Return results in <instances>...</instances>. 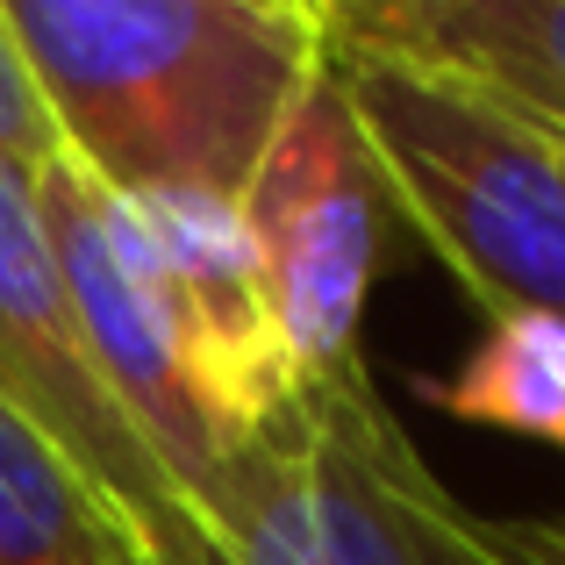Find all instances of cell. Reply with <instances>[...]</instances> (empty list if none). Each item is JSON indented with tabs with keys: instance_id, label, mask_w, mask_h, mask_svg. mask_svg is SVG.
<instances>
[{
	"instance_id": "obj_1",
	"label": "cell",
	"mask_w": 565,
	"mask_h": 565,
	"mask_svg": "<svg viewBox=\"0 0 565 565\" xmlns=\"http://www.w3.org/2000/svg\"><path fill=\"white\" fill-rule=\"evenodd\" d=\"M65 158L122 201H244L330 65L322 0H8Z\"/></svg>"
},
{
	"instance_id": "obj_2",
	"label": "cell",
	"mask_w": 565,
	"mask_h": 565,
	"mask_svg": "<svg viewBox=\"0 0 565 565\" xmlns=\"http://www.w3.org/2000/svg\"><path fill=\"white\" fill-rule=\"evenodd\" d=\"M193 515L215 565H494L480 515L423 466L365 351L222 444Z\"/></svg>"
},
{
	"instance_id": "obj_3",
	"label": "cell",
	"mask_w": 565,
	"mask_h": 565,
	"mask_svg": "<svg viewBox=\"0 0 565 565\" xmlns=\"http://www.w3.org/2000/svg\"><path fill=\"white\" fill-rule=\"evenodd\" d=\"M386 201L494 316H565V151L530 115L386 51L330 43Z\"/></svg>"
},
{
	"instance_id": "obj_4",
	"label": "cell",
	"mask_w": 565,
	"mask_h": 565,
	"mask_svg": "<svg viewBox=\"0 0 565 565\" xmlns=\"http://www.w3.org/2000/svg\"><path fill=\"white\" fill-rule=\"evenodd\" d=\"M0 408L22 415L72 472L100 494L143 565H215L193 515L129 408L108 394L79 316L65 301L51 230L36 207V172L0 158Z\"/></svg>"
},
{
	"instance_id": "obj_5",
	"label": "cell",
	"mask_w": 565,
	"mask_h": 565,
	"mask_svg": "<svg viewBox=\"0 0 565 565\" xmlns=\"http://www.w3.org/2000/svg\"><path fill=\"white\" fill-rule=\"evenodd\" d=\"M36 207L51 230L57 273H65V301L79 316V337L94 351L108 394L129 408L158 466L180 480L186 501H201L207 472H215V408H207V380L193 359L186 308L172 294L166 265H158L151 236H143L137 207L122 193L94 186L72 158L36 172Z\"/></svg>"
},
{
	"instance_id": "obj_6",
	"label": "cell",
	"mask_w": 565,
	"mask_h": 565,
	"mask_svg": "<svg viewBox=\"0 0 565 565\" xmlns=\"http://www.w3.org/2000/svg\"><path fill=\"white\" fill-rule=\"evenodd\" d=\"M244 222L258 236L273 316L294 365L330 373L359 359V322L386 230V180L330 65L265 151L244 193Z\"/></svg>"
},
{
	"instance_id": "obj_7",
	"label": "cell",
	"mask_w": 565,
	"mask_h": 565,
	"mask_svg": "<svg viewBox=\"0 0 565 565\" xmlns=\"http://www.w3.org/2000/svg\"><path fill=\"white\" fill-rule=\"evenodd\" d=\"M129 207H137L143 236H151L158 265H166L172 294L186 308L193 359H201L207 408H215V437L236 444L308 380L294 365L287 337H279L273 287H265V258L244 222V201L151 193V201H129Z\"/></svg>"
},
{
	"instance_id": "obj_8",
	"label": "cell",
	"mask_w": 565,
	"mask_h": 565,
	"mask_svg": "<svg viewBox=\"0 0 565 565\" xmlns=\"http://www.w3.org/2000/svg\"><path fill=\"white\" fill-rule=\"evenodd\" d=\"M322 29L480 86L565 143V0H322Z\"/></svg>"
},
{
	"instance_id": "obj_9",
	"label": "cell",
	"mask_w": 565,
	"mask_h": 565,
	"mask_svg": "<svg viewBox=\"0 0 565 565\" xmlns=\"http://www.w3.org/2000/svg\"><path fill=\"white\" fill-rule=\"evenodd\" d=\"M0 565H143L100 494L0 408Z\"/></svg>"
},
{
	"instance_id": "obj_10",
	"label": "cell",
	"mask_w": 565,
	"mask_h": 565,
	"mask_svg": "<svg viewBox=\"0 0 565 565\" xmlns=\"http://www.w3.org/2000/svg\"><path fill=\"white\" fill-rule=\"evenodd\" d=\"M423 401L565 451V316H494L458 373L423 380Z\"/></svg>"
},
{
	"instance_id": "obj_11",
	"label": "cell",
	"mask_w": 565,
	"mask_h": 565,
	"mask_svg": "<svg viewBox=\"0 0 565 565\" xmlns=\"http://www.w3.org/2000/svg\"><path fill=\"white\" fill-rule=\"evenodd\" d=\"M0 158H8V166H29V172H43V166L65 158V137H57V122H51V100H43L36 72H29V51H22V36H14V22H8V0H0Z\"/></svg>"
},
{
	"instance_id": "obj_12",
	"label": "cell",
	"mask_w": 565,
	"mask_h": 565,
	"mask_svg": "<svg viewBox=\"0 0 565 565\" xmlns=\"http://www.w3.org/2000/svg\"><path fill=\"white\" fill-rule=\"evenodd\" d=\"M494 565H565V515H480Z\"/></svg>"
},
{
	"instance_id": "obj_13",
	"label": "cell",
	"mask_w": 565,
	"mask_h": 565,
	"mask_svg": "<svg viewBox=\"0 0 565 565\" xmlns=\"http://www.w3.org/2000/svg\"><path fill=\"white\" fill-rule=\"evenodd\" d=\"M558 151H565V143H558Z\"/></svg>"
}]
</instances>
